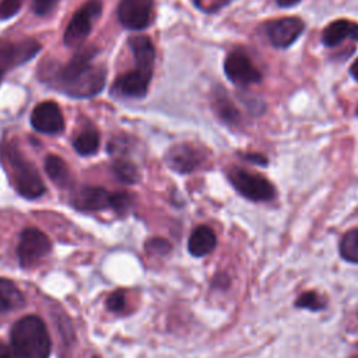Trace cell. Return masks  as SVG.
Listing matches in <instances>:
<instances>
[{
    "label": "cell",
    "instance_id": "cell-1",
    "mask_svg": "<svg viewBox=\"0 0 358 358\" xmlns=\"http://www.w3.org/2000/svg\"><path fill=\"white\" fill-rule=\"evenodd\" d=\"M95 48H84L66 64L43 62L41 80L71 98H91L99 94L106 83V70L94 64Z\"/></svg>",
    "mask_w": 358,
    "mask_h": 358
},
{
    "label": "cell",
    "instance_id": "cell-2",
    "mask_svg": "<svg viewBox=\"0 0 358 358\" xmlns=\"http://www.w3.org/2000/svg\"><path fill=\"white\" fill-rule=\"evenodd\" d=\"M11 351L15 358H49L50 336L43 320L35 315L18 319L10 330Z\"/></svg>",
    "mask_w": 358,
    "mask_h": 358
},
{
    "label": "cell",
    "instance_id": "cell-3",
    "mask_svg": "<svg viewBox=\"0 0 358 358\" xmlns=\"http://www.w3.org/2000/svg\"><path fill=\"white\" fill-rule=\"evenodd\" d=\"M1 157L8 168L13 186L25 199H38L45 192V183L36 166L25 158V155L13 144H7L1 150Z\"/></svg>",
    "mask_w": 358,
    "mask_h": 358
},
{
    "label": "cell",
    "instance_id": "cell-4",
    "mask_svg": "<svg viewBox=\"0 0 358 358\" xmlns=\"http://www.w3.org/2000/svg\"><path fill=\"white\" fill-rule=\"evenodd\" d=\"M228 179L239 194L252 201H268L274 199L275 190L273 185L259 173L242 168H232L228 172Z\"/></svg>",
    "mask_w": 358,
    "mask_h": 358
},
{
    "label": "cell",
    "instance_id": "cell-5",
    "mask_svg": "<svg viewBox=\"0 0 358 358\" xmlns=\"http://www.w3.org/2000/svg\"><path fill=\"white\" fill-rule=\"evenodd\" d=\"M102 10V3L99 0L85 1L70 20L64 31V45L74 48L80 46L88 36L95 18L99 17Z\"/></svg>",
    "mask_w": 358,
    "mask_h": 358
},
{
    "label": "cell",
    "instance_id": "cell-6",
    "mask_svg": "<svg viewBox=\"0 0 358 358\" xmlns=\"http://www.w3.org/2000/svg\"><path fill=\"white\" fill-rule=\"evenodd\" d=\"M52 250L50 239L38 228H27L20 235L17 256L21 267L29 268Z\"/></svg>",
    "mask_w": 358,
    "mask_h": 358
},
{
    "label": "cell",
    "instance_id": "cell-7",
    "mask_svg": "<svg viewBox=\"0 0 358 358\" xmlns=\"http://www.w3.org/2000/svg\"><path fill=\"white\" fill-rule=\"evenodd\" d=\"M224 71L229 81L239 87L256 84L262 80V73L242 50H232L228 53L224 63Z\"/></svg>",
    "mask_w": 358,
    "mask_h": 358
},
{
    "label": "cell",
    "instance_id": "cell-8",
    "mask_svg": "<svg viewBox=\"0 0 358 358\" xmlns=\"http://www.w3.org/2000/svg\"><path fill=\"white\" fill-rule=\"evenodd\" d=\"M154 0H120L117 7L119 22L131 31H140L150 25Z\"/></svg>",
    "mask_w": 358,
    "mask_h": 358
},
{
    "label": "cell",
    "instance_id": "cell-9",
    "mask_svg": "<svg viewBox=\"0 0 358 358\" xmlns=\"http://www.w3.org/2000/svg\"><path fill=\"white\" fill-rule=\"evenodd\" d=\"M206 152L190 143H180L169 148L165 155L168 166L179 173H190L206 162Z\"/></svg>",
    "mask_w": 358,
    "mask_h": 358
},
{
    "label": "cell",
    "instance_id": "cell-10",
    "mask_svg": "<svg viewBox=\"0 0 358 358\" xmlns=\"http://www.w3.org/2000/svg\"><path fill=\"white\" fill-rule=\"evenodd\" d=\"M41 50L39 42L24 39L20 42L0 41V69L3 71L31 60Z\"/></svg>",
    "mask_w": 358,
    "mask_h": 358
},
{
    "label": "cell",
    "instance_id": "cell-11",
    "mask_svg": "<svg viewBox=\"0 0 358 358\" xmlns=\"http://www.w3.org/2000/svg\"><path fill=\"white\" fill-rule=\"evenodd\" d=\"M305 24L296 17H284L267 24L266 34L270 43L275 48L291 46L303 32Z\"/></svg>",
    "mask_w": 358,
    "mask_h": 358
},
{
    "label": "cell",
    "instance_id": "cell-12",
    "mask_svg": "<svg viewBox=\"0 0 358 358\" xmlns=\"http://www.w3.org/2000/svg\"><path fill=\"white\" fill-rule=\"evenodd\" d=\"M32 127L45 134H57L64 129V119L57 103L43 101L38 103L31 113Z\"/></svg>",
    "mask_w": 358,
    "mask_h": 358
},
{
    "label": "cell",
    "instance_id": "cell-13",
    "mask_svg": "<svg viewBox=\"0 0 358 358\" xmlns=\"http://www.w3.org/2000/svg\"><path fill=\"white\" fill-rule=\"evenodd\" d=\"M150 74L134 69L130 71L123 73L116 78L112 87V94L122 96V98H130V99H141L148 92V85L151 81Z\"/></svg>",
    "mask_w": 358,
    "mask_h": 358
},
{
    "label": "cell",
    "instance_id": "cell-14",
    "mask_svg": "<svg viewBox=\"0 0 358 358\" xmlns=\"http://www.w3.org/2000/svg\"><path fill=\"white\" fill-rule=\"evenodd\" d=\"M110 194L102 187L84 186L74 193L71 203L80 211H101L110 207Z\"/></svg>",
    "mask_w": 358,
    "mask_h": 358
},
{
    "label": "cell",
    "instance_id": "cell-15",
    "mask_svg": "<svg viewBox=\"0 0 358 358\" xmlns=\"http://www.w3.org/2000/svg\"><path fill=\"white\" fill-rule=\"evenodd\" d=\"M129 46L134 57L136 69L152 76L155 49L151 39L145 35H134L129 38Z\"/></svg>",
    "mask_w": 358,
    "mask_h": 358
},
{
    "label": "cell",
    "instance_id": "cell-16",
    "mask_svg": "<svg viewBox=\"0 0 358 358\" xmlns=\"http://www.w3.org/2000/svg\"><path fill=\"white\" fill-rule=\"evenodd\" d=\"M348 38L358 41V24L348 20H336L330 22L322 34V42L329 48L337 46Z\"/></svg>",
    "mask_w": 358,
    "mask_h": 358
},
{
    "label": "cell",
    "instance_id": "cell-17",
    "mask_svg": "<svg viewBox=\"0 0 358 358\" xmlns=\"http://www.w3.org/2000/svg\"><path fill=\"white\" fill-rule=\"evenodd\" d=\"M217 246V236L214 231L207 225L197 227L187 242V249L192 256L203 257L211 253Z\"/></svg>",
    "mask_w": 358,
    "mask_h": 358
},
{
    "label": "cell",
    "instance_id": "cell-18",
    "mask_svg": "<svg viewBox=\"0 0 358 358\" xmlns=\"http://www.w3.org/2000/svg\"><path fill=\"white\" fill-rule=\"evenodd\" d=\"M24 302V295L17 285L7 278H0V313L15 310L21 308Z\"/></svg>",
    "mask_w": 358,
    "mask_h": 358
},
{
    "label": "cell",
    "instance_id": "cell-19",
    "mask_svg": "<svg viewBox=\"0 0 358 358\" xmlns=\"http://www.w3.org/2000/svg\"><path fill=\"white\" fill-rule=\"evenodd\" d=\"M48 178L60 187H64L70 182V171L67 164L59 155H48L43 162Z\"/></svg>",
    "mask_w": 358,
    "mask_h": 358
},
{
    "label": "cell",
    "instance_id": "cell-20",
    "mask_svg": "<svg viewBox=\"0 0 358 358\" xmlns=\"http://www.w3.org/2000/svg\"><path fill=\"white\" fill-rule=\"evenodd\" d=\"M213 105L220 119H222L225 123L235 124L239 122V110L235 108L232 101L222 91L215 92Z\"/></svg>",
    "mask_w": 358,
    "mask_h": 358
},
{
    "label": "cell",
    "instance_id": "cell-21",
    "mask_svg": "<svg viewBox=\"0 0 358 358\" xmlns=\"http://www.w3.org/2000/svg\"><path fill=\"white\" fill-rule=\"evenodd\" d=\"M73 145L80 155H92L99 148V133L95 129L88 127L74 138Z\"/></svg>",
    "mask_w": 358,
    "mask_h": 358
},
{
    "label": "cell",
    "instance_id": "cell-22",
    "mask_svg": "<svg viewBox=\"0 0 358 358\" xmlns=\"http://www.w3.org/2000/svg\"><path fill=\"white\" fill-rule=\"evenodd\" d=\"M338 249L344 260L358 264V228L350 229L343 235Z\"/></svg>",
    "mask_w": 358,
    "mask_h": 358
},
{
    "label": "cell",
    "instance_id": "cell-23",
    "mask_svg": "<svg viewBox=\"0 0 358 358\" xmlns=\"http://www.w3.org/2000/svg\"><path fill=\"white\" fill-rule=\"evenodd\" d=\"M113 173L115 176L122 182V183H127V185H133L138 180V171L136 168V165L127 159L119 158L113 162Z\"/></svg>",
    "mask_w": 358,
    "mask_h": 358
},
{
    "label": "cell",
    "instance_id": "cell-24",
    "mask_svg": "<svg viewBox=\"0 0 358 358\" xmlns=\"http://www.w3.org/2000/svg\"><path fill=\"white\" fill-rule=\"evenodd\" d=\"M326 299H322L316 292L309 291L303 292L296 301L295 306L296 308H303V309H310V310H322L326 308Z\"/></svg>",
    "mask_w": 358,
    "mask_h": 358
},
{
    "label": "cell",
    "instance_id": "cell-25",
    "mask_svg": "<svg viewBox=\"0 0 358 358\" xmlns=\"http://www.w3.org/2000/svg\"><path fill=\"white\" fill-rule=\"evenodd\" d=\"M133 203V197L127 192H115L110 194V208H113L117 214H126Z\"/></svg>",
    "mask_w": 358,
    "mask_h": 358
},
{
    "label": "cell",
    "instance_id": "cell-26",
    "mask_svg": "<svg viewBox=\"0 0 358 358\" xmlns=\"http://www.w3.org/2000/svg\"><path fill=\"white\" fill-rule=\"evenodd\" d=\"M106 306L110 312L115 313H120L124 310L126 308V295L122 289H117L115 292H112L108 299H106Z\"/></svg>",
    "mask_w": 358,
    "mask_h": 358
},
{
    "label": "cell",
    "instance_id": "cell-27",
    "mask_svg": "<svg viewBox=\"0 0 358 358\" xmlns=\"http://www.w3.org/2000/svg\"><path fill=\"white\" fill-rule=\"evenodd\" d=\"M24 0H1L0 1V20H8L14 17L21 8Z\"/></svg>",
    "mask_w": 358,
    "mask_h": 358
},
{
    "label": "cell",
    "instance_id": "cell-28",
    "mask_svg": "<svg viewBox=\"0 0 358 358\" xmlns=\"http://www.w3.org/2000/svg\"><path fill=\"white\" fill-rule=\"evenodd\" d=\"M59 4V0H32L31 8L36 15H48Z\"/></svg>",
    "mask_w": 358,
    "mask_h": 358
},
{
    "label": "cell",
    "instance_id": "cell-29",
    "mask_svg": "<svg viewBox=\"0 0 358 358\" xmlns=\"http://www.w3.org/2000/svg\"><path fill=\"white\" fill-rule=\"evenodd\" d=\"M229 3L231 0H194V4L204 13H215Z\"/></svg>",
    "mask_w": 358,
    "mask_h": 358
},
{
    "label": "cell",
    "instance_id": "cell-30",
    "mask_svg": "<svg viewBox=\"0 0 358 358\" xmlns=\"http://www.w3.org/2000/svg\"><path fill=\"white\" fill-rule=\"evenodd\" d=\"M147 248L150 249V252L162 255V253H166V252L171 249V245H169L165 239L155 238V239H151V241L147 243Z\"/></svg>",
    "mask_w": 358,
    "mask_h": 358
},
{
    "label": "cell",
    "instance_id": "cell-31",
    "mask_svg": "<svg viewBox=\"0 0 358 358\" xmlns=\"http://www.w3.org/2000/svg\"><path fill=\"white\" fill-rule=\"evenodd\" d=\"M243 157L246 159L255 162V164H259V165H266V162H267V159L260 154H248V155H243Z\"/></svg>",
    "mask_w": 358,
    "mask_h": 358
},
{
    "label": "cell",
    "instance_id": "cell-32",
    "mask_svg": "<svg viewBox=\"0 0 358 358\" xmlns=\"http://www.w3.org/2000/svg\"><path fill=\"white\" fill-rule=\"evenodd\" d=\"M0 358H15V357L8 347L0 344Z\"/></svg>",
    "mask_w": 358,
    "mask_h": 358
},
{
    "label": "cell",
    "instance_id": "cell-33",
    "mask_svg": "<svg viewBox=\"0 0 358 358\" xmlns=\"http://www.w3.org/2000/svg\"><path fill=\"white\" fill-rule=\"evenodd\" d=\"M301 0H275V3L280 6V7H292L295 4H298Z\"/></svg>",
    "mask_w": 358,
    "mask_h": 358
},
{
    "label": "cell",
    "instance_id": "cell-34",
    "mask_svg": "<svg viewBox=\"0 0 358 358\" xmlns=\"http://www.w3.org/2000/svg\"><path fill=\"white\" fill-rule=\"evenodd\" d=\"M350 73L351 76L358 81V57L354 60V63L351 64V69H350Z\"/></svg>",
    "mask_w": 358,
    "mask_h": 358
},
{
    "label": "cell",
    "instance_id": "cell-35",
    "mask_svg": "<svg viewBox=\"0 0 358 358\" xmlns=\"http://www.w3.org/2000/svg\"><path fill=\"white\" fill-rule=\"evenodd\" d=\"M3 73H4V71L0 69V83H1V77H3Z\"/></svg>",
    "mask_w": 358,
    "mask_h": 358
},
{
    "label": "cell",
    "instance_id": "cell-36",
    "mask_svg": "<svg viewBox=\"0 0 358 358\" xmlns=\"http://www.w3.org/2000/svg\"><path fill=\"white\" fill-rule=\"evenodd\" d=\"M351 358H358V354H355V355H352Z\"/></svg>",
    "mask_w": 358,
    "mask_h": 358
},
{
    "label": "cell",
    "instance_id": "cell-37",
    "mask_svg": "<svg viewBox=\"0 0 358 358\" xmlns=\"http://www.w3.org/2000/svg\"><path fill=\"white\" fill-rule=\"evenodd\" d=\"M357 116H358V108H357Z\"/></svg>",
    "mask_w": 358,
    "mask_h": 358
},
{
    "label": "cell",
    "instance_id": "cell-38",
    "mask_svg": "<svg viewBox=\"0 0 358 358\" xmlns=\"http://www.w3.org/2000/svg\"><path fill=\"white\" fill-rule=\"evenodd\" d=\"M92 358H99V357H96V355H95V357H92Z\"/></svg>",
    "mask_w": 358,
    "mask_h": 358
}]
</instances>
